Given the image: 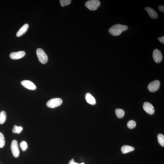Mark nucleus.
Listing matches in <instances>:
<instances>
[{
  "label": "nucleus",
  "instance_id": "9b49d317",
  "mask_svg": "<svg viewBox=\"0 0 164 164\" xmlns=\"http://www.w3.org/2000/svg\"><path fill=\"white\" fill-rule=\"evenodd\" d=\"M145 10L151 18L156 19L158 17V15L157 12L155 11L153 9L150 7H146L145 8Z\"/></svg>",
  "mask_w": 164,
  "mask_h": 164
},
{
  "label": "nucleus",
  "instance_id": "1a4fd4ad",
  "mask_svg": "<svg viewBox=\"0 0 164 164\" xmlns=\"http://www.w3.org/2000/svg\"><path fill=\"white\" fill-rule=\"evenodd\" d=\"M21 84L24 87L30 90H34L36 89V86L33 83L29 80L22 81Z\"/></svg>",
  "mask_w": 164,
  "mask_h": 164
},
{
  "label": "nucleus",
  "instance_id": "5701e85b",
  "mask_svg": "<svg viewBox=\"0 0 164 164\" xmlns=\"http://www.w3.org/2000/svg\"><path fill=\"white\" fill-rule=\"evenodd\" d=\"M158 40L161 43L164 44V36H163L161 37H159L158 38Z\"/></svg>",
  "mask_w": 164,
  "mask_h": 164
},
{
  "label": "nucleus",
  "instance_id": "a211bd4d",
  "mask_svg": "<svg viewBox=\"0 0 164 164\" xmlns=\"http://www.w3.org/2000/svg\"><path fill=\"white\" fill-rule=\"evenodd\" d=\"M23 128L21 126H17L16 125L14 126L13 129V132L14 133L20 134L23 130Z\"/></svg>",
  "mask_w": 164,
  "mask_h": 164
},
{
  "label": "nucleus",
  "instance_id": "f3484780",
  "mask_svg": "<svg viewBox=\"0 0 164 164\" xmlns=\"http://www.w3.org/2000/svg\"><path fill=\"white\" fill-rule=\"evenodd\" d=\"M157 139L159 143L162 147H164V136L163 134H159L157 136Z\"/></svg>",
  "mask_w": 164,
  "mask_h": 164
},
{
  "label": "nucleus",
  "instance_id": "39448f33",
  "mask_svg": "<svg viewBox=\"0 0 164 164\" xmlns=\"http://www.w3.org/2000/svg\"><path fill=\"white\" fill-rule=\"evenodd\" d=\"M11 149L14 157H18L19 155L20 151L17 141L13 140L11 145Z\"/></svg>",
  "mask_w": 164,
  "mask_h": 164
},
{
  "label": "nucleus",
  "instance_id": "2eb2a0df",
  "mask_svg": "<svg viewBox=\"0 0 164 164\" xmlns=\"http://www.w3.org/2000/svg\"><path fill=\"white\" fill-rule=\"evenodd\" d=\"M7 119V114L6 112L2 111L0 113V124H3Z\"/></svg>",
  "mask_w": 164,
  "mask_h": 164
},
{
  "label": "nucleus",
  "instance_id": "7ed1b4c3",
  "mask_svg": "<svg viewBox=\"0 0 164 164\" xmlns=\"http://www.w3.org/2000/svg\"><path fill=\"white\" fill-rule=\"evenodd\" d=\"M100 2L98 0H91L87 1L85 3V6L91 11H95L100 6Z\"/></svg>",
  "mask_w": 164,
  "mask_h": 164
},
{
  "label": "nucleus",
  "instance_id": "dca6fc26",
  "mask_svg": "<svg viewBox=\"0 0 164 164\" xmlns=\"http://www.w3.org/2000/svg\"><path fill=\"white\" fill-rule=\"evenodd\" d=\"M115 113L116 116L119 118H123L125 115L124 111L121 109H116L115 110Z\"/></svg>",
  "mask_w": 164,
  "mask_h": 164
},
{
  "label": "nucleus",
  "instance_id": "4be33fe9",
  "mask_svg": "<svg viewBox=\"0 0 164 164\" xmlns=\"http://www.w3.org/2000/svg\"><path fill=\"white\" fill-rule=\"evenodd\" d=\"M59 1L62 7H64L69 5L72 1L71 0H60Z\"/></svg>",
  "mask_w": 164,
  "mask_h": 164
},
{
  "label": "nucleus",
  "instance_id": "a878e982",
  "mask_svg": "<svg viewBox=\"0 0 164 164\" xmlns=\"http://www.w3.org/2000/svg\"><path fill=\"white\" fill-rule=\"evenodd\" d=\"M79 164H85L84 163H81Z\"/></svg>",
  "mask_w": 164,
  "mask_h": 164
},
{
  "label": "nucleus",
  "instance_id": "f8f14e48",
  "mask_svg": "<svg viewBox=\"0 0 164 164\" xmlns=\"http://www.w3.org/2000/svg\"><path fill=\"white\" fill-rule=\"evenodd\" d=\"M28 27L29 25L28 24H25L17 32V33L16 34V36L19 37H21V36L23 35L24 34H25L27 31Z\"/></svg>",
  "mask_w": 164,
  "mask_h": 164
},
{
  "label": "nucleus",
  "instance_id": "f257e3e1",
  "mask_svg": "<svg viewBox=\"0 0 164 164\" xmlns=\"http://www.w3.org/2000/svg\"><path fill=\"white\" fill-rule=\"evenodd\" d=\"M128 28L127 26L125 25L121 24H116L112 26L109 30L110 34L114 36H118L120 35L123 32L125 31Z\"/></svg>",
  "mask_w": 164,
  "mask_h": 164
},
{
  "label": "nucleus",
  "instance_id": "ddd939ff",
  "mask_svg": "<svg viewBox=\"0 0 164 164\" xmlns=\"http://www.w3.org/2000/svg\"><path fill=\"white\" fill-rule=\"evenodd\" d=\"M85 98L86 101L88 104L92 105H94L96 104V100L91 94L89 93H86Z\"/></svg>",
  "mask_w": 164,
  "mask_h": 164
},
{
  "label": "nucleus",
  "instance_id": "423d86ee",
  "mask_svg": "<svg viewBox=\"0 0 164 164\" xmlns=\"http://www.w3.org/2000/svg\"><path fill=\"white\" fill-rule=\"evenodd\" d=\"M160 85V81L155 80L150 83L148 85V90L151 92H154L157 91L159 88Z\"/></svg>",
  "mask_w": 164,
  "mask_h": 164
},
{
  "label": "nucleus",
  "instance_id": "0eeeda50",
  "mask_svg": "<svg viewBox=\"0 0 164 164\" xmlns=\"http://www.w3.org/2000/svg\"><path fill=\"white\" fill-rule=\"evenodd\" d=\"M152 57L154 62L157 63H159L162 61L163 56L162 53L159 50L155 49L153 52Z\"/></svg>",
  "mask_w": 164,
  "mask_h": 164
},
{
  "label": "nucleus",
  "instance_id": "9d476101",
  "mask_svg": "<svg viewBox=\"0 0 164 164\" xmlns=\"http://www.w3.org/2000/svg\"><path fill=\"white\" fill-rule=\"evenodd\" d=\"M25 52L24 51H19L17 52H14L10 54V58L12 59L17 60L23 58L25 56Z\"/></svg>",
  "mask_w": 164,
  "mask_h": 164
},
{
  "label": "nucleus",
  "instance_id": "f03ea898",
  "mask_svg": "<svg viewBox=\"0 0 164 164\" xmlns=\"http://www.w3.org/2000/svg\"><path fill=\"white\" fill-rule=\"evenodd\" d=\"M36 54L39 61L42 64H45L48 61V57L46 53L41 48L37 50Z\"/></svg>",
  "mask_w": 164,
  "mask_h": 164
},
{
  "label": "nucleus",
  "instance_id": "6e6552de",
  "mask_svg": "<svg viewBox=\"0 0 164 164\" xmlns=\"http://www.w3.org/2000/svg\"><path fill=\"white\" fill-rule=\"evenodd\" d=\"M143 107L145 111L150 115H152L154 113V108L151 103L148 102H145L143 104Z\"/></svg>",
  "mask_w": 164,
  "mask_h": 164
},
{
  "label": "nucleus",
  "instance_id": "6ab92c4d",
  "mask_svg": "<svg viewBox=\"0 0 164 164\" xmlns=\"http://www.w3.org/2000/svg\"><path fill=\"white\" fill-rule=\"evenodd\" d=\"M136 125L135 121L133 120L129 121L127 124V126L129 129H132L135 127Z\"/></svg>",
  "mask_w": 164,
  "mask_h": 164
},
{
  "label": "nucleus",
  "instance_id": "b1692460",
  "mask_svg": "<svg viewBox=\"0 0 164 164\" xmlns=\"http://www.w3.org/2000/svg\"><path fill=\"white\" fill-rule=\"evenodd\" d=\"M158 9L163 13H164V7L163 6L160 5L159 6Z\"/></svg>",
  "mask_w": 164,
  "mask_h": 164
},
{
  "label": "nucleus",
  "instance_id": "412c9836",
  "mask_svg": "<svg viewBox=\"0 0 164 164\" xmlns=\"http://www.w3.org/2000/svg\"><path fill=\"white\" fill-rule=\"evenodd\" d=\"M20 147L23 151H26L28 147L27 143L25 141H23L20 144Z\"/></svg>",
  "mask_w": 164,
  "mask_h": 164
},
{
  "label": "nucleus",
  "instance_id": "aec40b11",
  "mask_svg": "<svg viewBox=\"0 0 164 164\" xmlns=\"http://www.w3.org/2000/svg\"><path fill=\"white\" fill-rule=\"evenodd\" d=\"M5 140L3 134L0 132V148H2L5 144Z\"/></svg>",
  "mask_w": 164,
  "mask_h": 164
},
{
  "label": "nucleus",
  "instance_id": "20e7f679",
  "mask_svg": "<svg viewBox=\"0 0 164 164\" xmlns=\"http://www.w3.org/2000/svg\"><path fill=\"white\" fill-rule=\"evenodd\" d=\"M62 100L59 98H55L50 99L47 103V105L48 107L54 108L59 106L62 104Z\"/></svg>",
  "mask_w": 164,
  "mask_h": 164
},
{
  "label": "nucleus",
  "instance_id": "393cba45",
  "mask_svg": "<svg viewBox=\"0 0 164 164\" xmlns=\"http://www.w3.org/2000/svg\"><path fill=\"white\" fill-rule=\"evenodd\" d=\"M68 164H79L75 162L74 161V160L73 159H72V160H70L69 161V162Z\"/></svg>",
  "mask_w": 164,
  "mask_h": 164
},
{
  "label": "nucleus",
  "instance_id": "4468645a",
  "mask_svg": "<svg viewBox=\"0 0 164 164\" xmlns=\"http://www.w3.org/2000/svg\"><path fill=\"white\" fill-rule=\"evenodd\" d=\"M134 148L129 145H124L122 147L121 150L123 153H126L134 151Z\"/></svg>",
  "mask_w": 164,
  "mask_h": 164
}]
</instances>
